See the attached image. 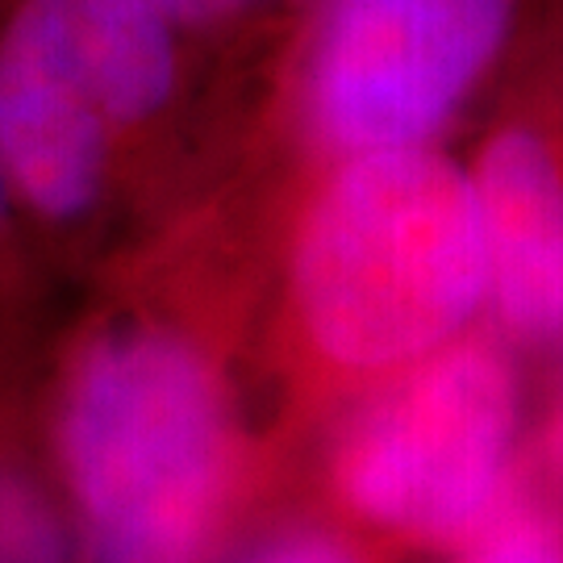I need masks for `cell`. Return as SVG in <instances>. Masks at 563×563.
<instances>
[{
	"mask_svg": "<svg viewBox=\"0 0 563 563\" xmlns=\"http://www.w3.org/2000/svg\"><path fill=\"white\" fill-rule=\"evenodd\" d=\"M222 360L159 318L101 325L55 401V467L76 563H209L242 484Z\"/></svg>",
	"mask_w": 563,
	"mask_h": 563,
	"instance_id": "6da1fadb",
	"label": "cell"
},
{
	"mask_svg": "<svg viewBox=\"0 0 563 563\" xmlns=\"http://www.w3.org/2000/svg\"><path fill=\"white\" fill-rule=\"evenodd\" d=\"M288 322L339 380L380 384L481 330L488 239L443 146L325 163L288 242Z\"/></svg>",
	"mask_w": 563,
	"mask_h": 563,
	"instance_id": "7a4b0ae2",
	"label": "cell"
},
{
	"mask_svg": "<svg viewBox=\"0 0 563 563\" xmlns=\"http://www.w3.org/2000/svg\"><path fill=\"white\" fill-rule=\"evenodd\" d=\"M192 46L151 0H18L0 25V172L18 209L80 225L118 155L176 113Z\"/></svg>",
	"mask_w": 563,
	"mask_h": 563,
	"instance_id": "3957f363",
	"label": "cell"
},
{
	"mask_svg": "<svg viewBox=\"0 0 563 563\" xmlns=\"http://www.w3.org/2000/svg\"><path fill=\"white\" fill-rule=\"evenodd\" d=\"M534 0H305L284 118L313 159L443 146L505 80Z\"/></svg>",
	"mask_w": 563,
	"mask_h": 563,
	"instance_id": "277c9868",
	"label": "cell"
},
{
	"mask_svg": "<svg viewBox=\"0 0 563 563\" xmlns=\"http://www.w3.org/2000/svg\"><path fill=\"white\" fill-rule=\"evenodd\" d=\"M522 376L505 339L476 330L372 384L330 451V488L367 530L455 547L518 497Z\"/></svg>",
	"mask_w": 563,
	"mask_h": 563,
	"instance_id": "5b68a950",
	"label": "cell"
},
{
	"mask_svg": "<svg viewBox=\"0 0 563 563\" xmlns=\"http://www.w3.org/2000/svg\"><path fill=\"white\" fill-rule=\"evenodd\" d=\"M467 167L484 213L497 334L563 346V0L534 18Z\"/></svg>",
	"mask_w": 563,
	"mask_h": 563,
	"instance_id": "8992f818",
	"label": "cell"
},
{
	"mask_svg": "<svg viewBox=\"0 0 563 563\" xmlns=\"http://www.w3.org/2000/svg\"><path fill=\"white\" fill-rule=\"evenodd\" d=\"M0 563H76L67 518L18 467H0Z\"/></svg>",
	"mask_w": 563,
	"mask_h": 563,
	"instance_id": "52a82bcc",
	"label": "cell"
},
{
	"mask_svg": "<svg viewBox=\"0 0 563 563\" xmlns=\"http://www.w3.org/2000/svg\"><path fill=\"white\" fill-rule=\"evenodd\" d=\"M455 563H563V530L518 493L476 539L460 547Z\"/></svg>",
	"mask_w": 563,
	"mask_h": 563,
	"instance_id": "ba28073f",
	"label": "cell"
},
{
	"mask_svg": "<svg viewBox=\"0 0 563 563\" xmlns=\"http://www.w3.org/2000/svg\"><path fill=\"white\" fill-rule=\"evenodd\" d=\"M197 42H239L288 18H301L305 0H151Z\"/></svg>",
	"mask_w": 563,
	"mask_h": 563,
	"instance_id": "9c48e42d",
	"label": "cell"
},
{
	"mask_svg": "<svg viewBox=\"0 0 563 563\" xmlns=\"http://www.w3.org/2000/svg\"><path fill=\"white\" fill-rule=\"evenodd\" d=\"M242 563H360L346 539L322 526H292L276 539L255 547Z\"/></svg>",
	"mask_w": 563,
	"mask_h": 563,
	"instance_id": "30bf717a",
	"label": "cell"
},
{
	"mask_svg": "<svg viewBox=\"0 0 563 563\" xmlns=\"http://www.w3.org/2000/svg\"><path fill=\"white\" fill-rule=\"evenodd\" d=\"M543 460H547V467L555 472V481L563 484V397H560V405H555V413H551L543 426Z\"/></svg>",
	"mask_w": 563,
	"mask_h": 563,
	"instance_id": "8fae6325",
	"label": "cell"
},
{
	"mask_svg": "<svg viewBox=\"0 0 563 563\" xmlns=\"http://www.w3.org/2000/svg\"><path fill=\"white\" fill-rule=\"evenodd\" d=\"M13 209V197H9V188H4V172H0V222H4V213Z\"/></svg>",
	"mask_w": 563,
	"mask_h": 563,
	"instance_id": "7c38bea8",
	"label": "cell"
}]
</instances>
